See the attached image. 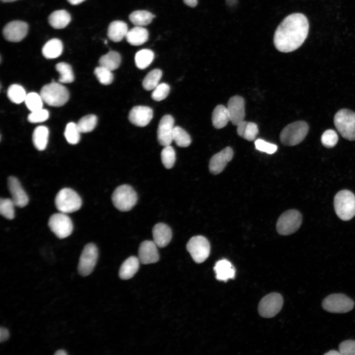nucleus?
Listing matches in <instances>:
<instances>
[{"mask_svg": "<svg viewBox=\"0 0 355 355\" xmlns=\"http://www.w3.org/2000/svg\"><path fill=\"white\" fill-rule=\"evenodd\" d=\"M24 102L31 112L42 108L43 101L40 95L36 93L31 92L27 94Z\"/></svg>", "mask_w": 355, "mask_h": 355, "instance_id": "39", "label": "nucleus"}, {"mask_svg": "<svg viewBox=\"0 0 355 355\" xmlns=\"http://www.w3.org/2000/svg\"><path fill=\"white\" fill-rule=\"evenodd\" d=\"M98 258L96 246L89 243L85 246L80 255L78 264V272L82 276L90 275L94 270Z\"/></svg>", "mask_w": 355, "mask_h": 355, "instance_id": "11", "label": "nucleus"}, {"mask_svg": "<svg viewBox=\"0 0 355 355\" xmlns=\"http://www.w3.org/2000/svg\"><path fill=\"white\" fill-rule=\"evenodd\" d=\"M341 355H355V340H347L342 342L339 346Z\"/></svg>", "mask_w": 355, "mask_h": 355, "instance_id": "48", "label": "nucleus"}, {"mask_svg": "<svg viewBox=\"0 0 355 355\" xmlns=\"http://www.w3.org/2000/svg\"><path fill=\"white\" fill-rule=\"evenodd\" d=\"M49 130L44 126L37 127L33 134V142L35 147L38 150H44L48 143Z\"/></svg>", "mask_w": 355, "mask_h": 355, "instance_id": "30", "label": "nucleus"}, {"mask_svg": "<svg viewBox=\"0 0 355 355\" xmlns=\"http://www.w3.org/2000/svg\"><path fill=\"white\" fill-rule=\"evenodd\" d=\"M125 38L127 41L134 46L141 45L145 43L148 38V31L141 26H135L128 30Z\"/></svg>", "mask_w": 355, "mask_h": 355, "instance_id": "24", "label": "nucleus"}, {"mask_svg": "<svg viewBox=\"0 0 355 355\" xmlns=\"http://www.w3.org/2000/svg\"><path fill=\"white\" fill-rule=\"evenodd\" d=\"M55 203L58 211L68 213L78 210L81 206L82 200L74 190L69 188H64L56 195Z\"/></svg>", "mask_w": 355, "mask_h": 355, "instance_id": "7", "label": "nucleus"}, {"mask_svg": "<svg viewBox=\"0 0 355 355\" xmlns=\"http://www.w3.org/2000/svg\"><path fill=\"white\" fill-rule=\"evenodd\" d=\"M56 69L60 75L59 78L60 82L69 83L73 82L74 76L70 64L65 62L59 63L56 65Z\"/></svg>", "mask_w": 355, "mask_h": 355, "instance_id": "35", "label": "nucleus"}, {"mask_svg": "<svg viewBox=\"0 0 355 355\" xmlns=\"http://www.w3.org/2000/svg\"><path fill=\"white\" fill-rule=\"evenodd\" d=\"M162 76L161 70L155 69L149 72L142 80L143 88L147 91L153 90L158 84Z\"/></svg>", "mask_w": 355, "mask_h": 355, "instance_id": "34", "label": "nucleus"}, {"mask_svg": "<svg viewBox=\"0 0 355 355\" xmlns=\"http://www.w3.org/2000/svg\"><path fill=\"white\" fill-rule=\"evenodd\" d=\"M338 141L337 133L333 130L328 129L323 132L321 137V142L327 148L335 146Z\"/></svg>", "mask_w": 355, "mask_h": 355, "instance_id": "44", "label": "nucleus"}, {"mask_svg": "<svg viewBox=\"0 0 355 355\" xmlns=\"http://www.w3.org/2000/svg\"><path fill=\"white\" fill-rule=\"evenodd\" d=\"M72 5H77L81 3L85 0H67Z\"/></svg>", "mask_w": 355, "mask_h": 355, "instance_id": "51", "label": "nucleus"}, {"mask_svg": "<svg viewBox=\"0 0 355 355\" xmlns=\"http://www.w3.org/2000/svg\"><path fill=\"white\" fill-rule=\"evenodd\" d=\"M49 115L47 110L41 108L32 111L28 117V120L31 123H40L48 119Z\"/></svg>", "mask_w": 355, "mask_h": 355, "instance_id": "46", "label": "nucleus"}, {"mask_svg": "<svg viewBox=\"0 0 355 355\" xmlns=\"http://www.w3.org/2000/svg\"><path fill=\"white\" fill-rule=\"evenodd\" d=\"M15 206H16L12 199L1 198L0 200V214L7 219H13L15 216Z\"/></svg>", "mask_w": 355, "mask_h": 355, "instance_id": "42", "label": "nucleus"}, {"mask_svg": "<svg viewBox=\"0 0 355 355\" xmlns=\"http://www.w3.org/2000/svg\"><path fill=\"white\" fill-rule=\"evenodd\" d=\"M154 54L153 51L148 49H143L137 52L135 57V61L137 67L143 70L149 66L153 61Z\"/></svg>", "mask_w": 355, "mask_h": 355, "instance_id": "33", "label": "nucleus"}, {"mask_svg": "<svg viewBox=\"0 0 355 355\" xmlns=\"http://www.w3.org/2000/svg\"><path fill=\"white\" fill-rule=\"evenodd\" d=\"M107 40H105V44H107Z\"/></svg>", "mask_w": 355, "mask_h": 355, "instance_id": "56", "label": "nucleus"}, {"mask_svg": "<svg viewBox=\"0 0 355 355\" xmlns=\"http://www.w3.org/2000/svg\"><path fill=\"white\" fill-rule=\"evenodd\" d=\"M152 117V109L149 107L143 106L133 107L130 111L128 116L130 122L139 127L147 125Z\"/></svg>", "mask_w": 355, "mask_h": 355, "instance_id": "18", "label": "nucleus"}, {"mask_svg": "<svg viewBox=\"0 0 355 355\" xmlns=\"http://www.w3.org/2000/svg\"><path fill=\"white\" fill-rule=\"evenodd\" d=\"M68 353L63 350H58L54 353V355H66Z\"/></svg>", "mask_w": 355, "mask_h": 355, "instance_id": "53", "label": "nucleus"}, {"mask_svg": "<svg viewBox=\"0 0 355 355\" xmlns=\"http://www.w3.org/2000/svg\"><path fill=\"white\" fill-rule=\"evenodd\" d=\"M121 61V57L119 53L115 51H109L101 57L99 63L100 66L112 71L119 67Z\"/></svg>", "mask_w": 355, "mask_h": 355, "instance_id": "31", "label": "nucleus"}, {"mask_svg": "<svg viewBox=\"0 0 355 355\" xmlns=\"http://www.w3.org/2000/svg\"><path fill=\"white\" fill-rule=\"evenodd\" d=\"M80 133L77 124L73 122H70L66 127L64 135L69 143L75 144L79 142Z\"/></svg>", "mask_w": 355, "mask_h": 355, "instance_id": "40", "label": "nucleus"}, {"mask_svg": "<svg viewBox=\"0 0 355 355\" xmlns=\"http://www.w3.org/2000/svg\"><path fill=\"white\" fill-rule=\"evenodd\" d=\"M153 242L157 247L164 248L170 242L172 237V232L170 227L163 223H158L154 225L152 229Z\"/></svg>", "mask_w": 355, "mask_h": 355, "instance_id": "21", "label": "nucleus"}, {"mask_svg": "<svg viewBox=\"0 0 355 355\" xmlns=\"http://www.w3.org/2000/svg\"><path fill=\"white\" fill-rule=\"evenodd\" d=\"M234 155L232 148L227 146L213 155L209 162V170L213 175L221 173Z\"/></svg>", "mask_w": 355, "mask_h": 355, "instance_id": "17", "label": "nucleus"}, {"mask_svg": "<svg viewBox=\"0 0 355 355\" xmlns=\"http://www.w3.org/2000/svg\"><path fill=\"white\" fill-rule=\"evenodd\" d=\"M170 90V87L168 84L165 83L159 84L153 89L151 94V98L155 101H162L167 97Z\"/></svg>", "mask_w": 355, "mask_h": 355, "instance_id": "45", "label": "nucleus"}, {"mask_svg": "<svg viewBox=\"0 0 355 355\" xmlns=\"http://www.w3.org/2000/svg\"><path fill=\"white\" fill-rule=\"evenodd\" d=\"M309 126L304 121H297L286 126L280 135L281 143L287 146H294L300 143L307 136Z\"/></svg>", "mask_w": 355, "mask_h": 355, "instance_id": "4", "label": "nucleus"}, {"mask_svg": "<svg viewBox=\"0 0 355 355\" xmlns=\"http://www.w3.org/2000/svg\"><path fill=\"white\" fill-rule=\"evenodd\" d=\"M173 139L176 144L181 147H187L191 142L189 135L185 130L179 126H175Z\"/></svg>", "mask_w": 355, "mask_h": 355, "instance_id": "37", "label": "nucleus"}, {"mask_svg": "<svg viewBox=\"0 0 355 355\" xmlns=\"http://www.w3.org/2000/svg\"><path fill=\"white\" fill-rule=\"evenodd\" d=\"M302 217L295 210H289L283 213L278 219L276 229L282 235H288L296 232L300 227Z\"/></svg>", "mask_w": 355, "mask_h": 355, "instance_id": "8", "label": "nucleus"}, {"mask_svg": "<svg viewBox=\"0 0 355 355\" xmlns=\"http://www.w3.org/2000/svg\"><path fill=\"white\" fill-rule=\"evenodd\" d=\"M28 31V25L26 22L16 20L7 23L3 28L2 34L6 40L17 42L25 37Z\"/></svg>", "mask_w": 355, "mask_h": 355, "instance_id": "14", "label": "nucleus"}, {"mask_svg": "<svg viewBox=\"0 0 355 355\" xmlns=\"http://www.w3.org/2000/svg\"><path fill=\"white\" fill-rule=\"evenodd\" d=\"M128 31L127 24L122 21L116 20L111 22L107 29L108 37L113 42L121 41Z\"/></svg>", "mask_w": 355, "mask_h": 355, "instance_id": "23", "label": "nucleus"}, {"mask_svg": "<svg viewBox=\"0 0 355 355\" xmlns=\"http://www.w3.org/2000/svg\"><path fill=\"white\" fill-rule=\"evenodd\" d=\"M9 336L8 330L4 328L1 327L0 328V342H2L7 340Z\"/></svg>", "mask_w": 355, "mask_h": 355, "instance_id": "49", "label": "nucleus"}, {"mask_svg": "<svg viewBox=\"0 0 355 355\" xmlns=\"http://www.w3.org/2000/svg\"><path fill=\"white\" fill-rule=\"evenodd\" d=\"M324 355H341L340 352L339 351H337L335 350H330L328 352H327L324 354Z\"/></svg>", "mask_w": 355, "mask_h": 355, "instance_id": "52", "label": "nucleus"}, {"mask_svg": "<svg viewBox=\"0 0 355 355\" xmlns=\"http://www.w3.org/2000/svg\"><path fill=\"white\" fill-rule=\"evenodd\" d=\"M184 3L191 7H195L198 3L197 0H183Z\"/></svg>", "mask_w": 355, "mask_h": 355, "instance_id": "50", "label": "nucleus"}, {"mask_svg": "<svg viewBox=\"0 0 355 355\" xmlns=\"http://www.w3.org/2000/svg\"><path fill=\"white\" fill-rule=\"evenodd\" d=\"M212 121L213 127L217 129L226 126L230 121L227 107L221 105L217 106L213 111Z\"/></svg>", "mask_w": 355, "mask_h": 355, "instance_id": "29", "label": "nucleus"}, {"mask_svg": "<svg viewBox=\"0 0 355 355\" xmlns=\"http://www.w3.org/2000/svg\"><path fill=\"white\" fill-rule=\"evenodd\" d=\"M309 29L308 20L302 13L287 16L275 31L273 42L280 52L287 53L300 47L306 39Z\"/></svg>", "mask_w": 355, "mask_h": 355, "instance_id": "1", "label": "nucleus"}, {"mask_svg": "<svg viewBox=\"0 0 355 355\" xmlns=\"http://www.w3.org/2000/svg\"><path fill=\"white\" fill-rule=\"evenodd\" d=\"M283 303V298L281 294L270 293L260 301L258 307L259 314L266 318L273 317L281 311Z\"/></svg>", "mask_w": 355, "mask_h": 355, "instance_id": "13", "label": "nucleus"}, {"mask_svg": "<svg viewBox=\"0 0 355 355\" xmlns=\"http://www.w3.org/2000/svg\"><path fill=\"white\" fill-rule=\"evenodd\" d=\"M71 21L70 13L65 10L53 11L48 17V22L51 27L56 29L65 28Z\"/></svg>", "mask_w": 355, "mask_h": 355, "instance_id": "26", "label": "nucleus"}, {"mask_svg": "<svg viewBox=\"0 0 355 355\" xmlns=\"http://www.w3.org/2000/svg\"><path fill=\"white\" fill-rule=\"evenodd\" d=\"M40 95L44 103L53 106L64 105L70 96L68 89L64 86L55 82L43 86Z\"/></svg>", "mask_w": 355, "mask_h": 355, "instance_id": "3", "label": "nucleus"}, {"mask_svg": "<svg viewBox=\"0 0 355 355\" xmlns=\"http://www.w3.org/2000/svg\"><path fill=\"white\" fill-rule=\"evenodd\" d=\"M174 122L172 116L165 115L161 118L159 123L157 129V140L160 144L164 147L170 145L173 141Z\"/></svg>", "mask_w": 355, "mask_h": 355, "instance_id": "15", "label": "nucleus"}, {"mask_svg": "<svg viewBox=\"0 0 355 355\" xmlns=\"http://www.w3.org/2000/svg\"><path fill=\"white\" fill-rule=\"evenodd\" d=\"M8 187L16 206L22 208L27 205L29 198L18 179L13 176L8 178Z\"/></svg>", "mask_w": 355, "mask_h": 355, "instance_id": "20", "label": "nucleus"}, {"mask_svg": "<svg viewBox=\"0 0 355 355\" xmlns=\"http://www.w3.org/2000/svg\"><path fill=\"white\" fill-rule=\"evenodd\" d=\"M114 206L122 212L131 210L136 204L138 196L133 188L128 184L118 186L112 195Z\"/></svg>", "mask_w": 355, "mask_h": 355, "instance_id": "5", "label": "nucleus"}, {"mask_svg": "<svg viewBox=\"0 0 355 355\" xmlns=\"http://www.w3.org/2000/svg\"><path fill=\"white\" fill-rule=\"evenodd\" d=\"M63 45L58 38H53L45 43L42 48L43 56L46 59H54L62 53Z\"/></svg>", "mask_w": 355, "mask_h": 355, "instance_id": "27", "label": "nucleus"}, {"mask_svg": "<svg viewBox=\"0 0 355 355\" xmlns=\"http://www.w3.org/2000/svg\"><path fill=\"white\" fill-rule=\"evenodd\" d=\"M334 123L341 135L349 141L355 140V112L348 109L339 110L335 115Z\"/></svg>", "mask_w": 355, "mask_h": 355, "instance_id": "6", "label": "nucleus"}, {"mask_svg": "<svg viewBox=\"0 0 355 355\" xmlns=\"http://www.w3.org/2000/svg\"><path fill=\"white\" fill-rule=\"evenodd\" d=\"M16 0H1V1L3 2H13V1H15Z\"/></svg>", "mask_w": 355, "mask_h": 355, "instance_id": "55", "label": "nucleus"}, {"mask_svg": "<svg viewBox=\"0 0 355 355\" xmlns=\"http://www.w3.org/2000/svg\"><path fill=\"white\" fill-rule=\"evenodd\" d=\"M94 74L99 82L103 85H108L113 80V75L111 71L104 67L99 66L95 68Z\"/></svg>", "mask_w": 355, "mask_h": 355, "instance_id": "43", "label": "nucleus"}, {"mask_svg": "<svg viewBox=\"0 0 355 355\" xmlns=\"http://www.w3.org/2000/svg\"><path fill=\"white\" fill-rule=\"evenodd\" d=\"M230 121L235 126L244 120L245 117V101L240 96H234L230 98L226 106Z\"/></svg>", "mask_w": 355, "mask_h": 355, "instance_id": "16", "label": "nucleus"}, {"mask_svg": "<svg viewBox=\"0 0 355 355\" xmlns=\"http://www.w3.org/2000/svg\"><path fill=\"white\" fill-rule=\"evenodd\" d=\"M27 94L24 88L18 84L10 85L7 90V96L14 103L20 104L25 100Z\"/></svg>", "mask_w": 355, "mask_h": 355, "instance_id": "36", "label": "nucleus"}, {"mask_svg": "<svg viewBox=\"0 0 355 355\" xmlns=\"http://www.w3.org/2000/svg\"><path fill=\"white\" fill-rule=\"evenodd\" d=\"M155 15L147 10H136L129 15L130 21L136 26H145L149 24Z\"/></svg>", "mask_w": 355, "mask_h": 355, "instance_id": "32", "label": "nucleus"}, {"mask_svg": "<svg viewBox=\"0 0 355 355\" xmlns=\"http://www.w3.org/2000/svg\"><path fill=\"white\" fill-rule=\"evenodd\" d=\"M254 144L256 149L269 154L275 153L278 148L277 145L269 143L260 139L256 140Z\"/></svg>", "mask_w": 355, "mask_h": 355, "instance_id": "47", "label": "nucleus"}, {"mask_svg": "<svg viewBox=\"0 0 355 355\" xmlns=\"http://www.w3.org/2000/svg\"><path fill=\"white\" fill-rule=\"evenodd\" d=\"M334 207L338 217L347 221L355 215V196L350 191L343 190L334 197Z\"/></svg>", "mask_w": 355, "mask_h": 355, "instance_id": "2", "label": "nucleus"}, {"mask_svg": "<svg viewBox=\"0 0 355 355\" xmlns=\"http://www.w3.org/2000/svg\"><path fill=\"white\" fill-rule=\"evenodd\" d=\"M213 269L216 274V279L219 281L226 282L235 277V268L226 259H221L216 262Z\"/></svg>", "mask_w": 355, "mask_h": 355, "instance_id": "22", "label": "nucleus"}, {"mask_svg": "<svg viewBox=\"0 0 355 355\" xmlns=\"http://www.w3.org/2000/svg\"><path fill=\"white\" fill-rule=\"evenodd\" d=\"M186 249L190 254L193 260L201 263L205 261L210 253L209 242L203 236H196L192 237L186 245Z\"/></svg>", "mask_w": 355, "mask_h": 355, "instance_id": "10", "label": "nucleus"}, {"mask_svg": "<svg viewBox=\"0 0 355 355\" xmlns=\"http://www.w3.org/2000/svg\"><path fill=\"white\" fill-rule=\"evenodd\" d=\"M161 157L162 162L166 169L173 167L176 161V153L172 146L170 145L165 146L161 151Z\"/></svg>", "mask_w": 355, "mask_h": 355, "instance_id": "41", "label": "nucleus"}, {"mask_svg": "<svg viewBox=\"0 0 355 355\" xmlns=\"http://www.w3.org/2000/svg\"><path fill=\"white\" fill-rule=\"evenodd\" d=\"M138 253L140 261L143 264L156 263L159 259L157 246L152 241L142 242L140 245Z\"/></svg>", "mask_w": 355, "mask_h": 355, "instance_id": "19", "label": "nucleus"}, {"mask_svg": "<svg viewBox=\"0 0 355 355\" xmlns=\"http://www.w3.org/2000/svg\"><path fill=\"white\" fill-rule=\"evenodd\" d=\"M354 302L342 293H334L326 296L322 302L323 309L332 313H345L352 310Z\"/></svg>", "mask_w": 355, "mask_h": 355, "instance_id": "9", "label": "nucleus"}, {"mask_svg": "<svg viewBox=\"0 0 355 355\" xmlns=\"http://www.w3.org/2000/svg\"><path fill=\"white\" fill-rule=\"evenodd\" d=\"M139 258L134 256L129 257L124 261L120 268V278L123 280L131 279L139 270Z\"/></svg>", "mask_w": 355, "mask_h": 355, "instance_id": "25", "label": "nucleus"}, {"mask_svg": "<svg viewBox=\"0 0 355 355\" xmlns=\"http://www.w3.org/2000/svg\"><path fill=\"white\" fill-rule=\"evenodd\" d=\"M227 3L231 6L235 2H236L237 0H226Z\"/></svg>", "mask_w": 355, "mask_h": 355, "instance_id": "54", "label": "nucleus"}, {"mask_svg": "<svg viewBox=\"0 0 355 355\" xmlns=\"http://www.w3.org/2000/svg\"><path fill=\"white\" fill-rule=\"evenodd\" d=\"M97 123V116L89 114L81 118L76 124L80 133H88L94 130Z\"/></svg>", "mask_w": 355, "mask_h": 355, "instance_id": "38", "label": "nucleus"}, {"mask_svg": "<svg viewBox=\"0 0 355 355\" xmlns=\"http://www.w3.org/2000/svg\"><path fill=\"white\" fill-rule=\"evenodd\" d=\"M48 226L54 234L60 239L70 236L73 230L72 222L66 213L53 214L49 219Z\"/></svg>", "mask_w": 355, "mask_h": 355, "instance_id": "12", "label": "nucleus"}, {"mask_svg": "<svg viewBox=\"0 0 355 355\" xmlns=\"http://www.w3.org/2000/svg\"><path fill=\"white\" fill-rule=\"evenodd\" d=\"M237 132L239 136L247 141H254L258 134L257 125L251 122L243 121L237 125Z\"/></svg>", "mask_w": 355, "mask_h": 355, "instance_id": "28", "label": "nucleus"}]
</instances>
